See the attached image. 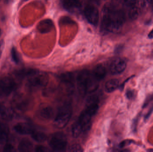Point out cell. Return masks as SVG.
I'll return each mask as SVG.
<instances>
[{"mask_svg": "<svg viewBox=\"0 0 153 152\" xmlns=\"http://www.w3.org/2000/svg\"><path fill=\"white\" fill-rule=\"evenodd\" d=\"M4 46V43L3 40H1L0 41V59L2 54L3 51Z\"/></svg>", "mask_w": 153, "mask_h": 152, "instance_id": "obj_32", "label": "cell"}, {"mask_svg": "<svg viewBox=\"0 0 153 152\" xmlns=\"http://www.w3.org/2000/svg\"><path fill=\"white\" fill-rule=\"evenodd\" d=\"M14 131L20 135H30L34 131L33 128L27 123H18L13 127Z\"/></svg>", "mask_w": 153, "mask_h": 152, "instance_id": "obj_12", "label": "cell"}, {"mask_svg": "<svg viewBox=\"0 0 153 152\" xmlns=\"http://www.w3.org/2000/svg\"><path fill=\"white\" fill-rule=\"evenodd\" d=\"M132 142V141H129V140H127V141H125L122 142L120 143V144L119 146L120 148H123V147L127 145H129Z\"/></svg>", "mask_w": 153, "mask_h": 152, "instance_id": "obj_31", "label": "cell"}, {"mask_svg": "<svg viewBox=\"0 0 153 152\" xmlns=\"http://www.w3.org/2000/svg\"><path fill=\"white\" fill-rule=\"evenodd\" d=\"M53 26V23L52 21L47 19L40 21L38 25L37 28L40 33L45 34L51 31Z\"/></svg>", "mask_w": 153, "mask_h": 152, "instance_id": "obj_14", "label": "cell"}, {"mask_svg": "<svg viewBox=\"0 0 153 152\" xmlns=\"http://www.w3.org/2000/svg\"><path fill=\"white\" fill-rule=\"evenodd\" d=\"M13 105L15 109L20 111L27 109L29 105L28 101L21 95H17L13 100Z\"/></svg>", "mask_w": 153, "mask_h": 152, "instance_id": "obj_10", "label": "cell"}, {"mask_svg": "<svg viewBox=\"0 0 153 152\" xmlns=\"http://www.w3.org/2000/svg\"><path fill=\"white\" fill-rule=\"evenodd\" d=\"M14 150V147L10 144H6L4 147V151L12 152Z\"/></svg>", "mask_w": 153, "mask_h": 152, "instance_id": "obj_27", "label": "cell"}, {"mask_svg": "<svg viewBox=\"0 0 153 152\" xmlns=\"http://www.w3.org/2000/svg\"><path fill=\"white\" fill-rule=\"evenodd\" d=\"M0 116L4 120H11L14 117V109L5 104H0Z\"/></svg>", "mask_w": 153, "mask_h": 152, "instance_id": "obj_9", "label": "cell"}, {"mask_svg": "<svg viewBox=\"0 0 153 152\" xmlns=\"http://www.w3.org/2000/svg\"><path fill=\"white\" fill-rule=\"evenodd\" d=\"M153 112V107L152 108V109H150V110L148 112L147 114L146 115L145 117V120H147V119H148V118L150 117V116H151V115H152V113Z\"/></svg>", "mask_w": 153, "mask_h": 152, "instance_id": "obj_33", "label": "cell"}, {"mask_svg": "<svg viewBox=\"0 0 153 152\" xmlns=\"http://www.w3.org/2000/svg\"><path fill=\"white\" fill-rule=\"evenodd\" d=\"M24 1H28V0H24Z\"/></svg>", "mask_w": 153, "mask_h": 152, "instance_id": "obj_38", "label": "cell"}, {"mask_svg": "<svg viewBox=\"0 0 153 152\" xmlns=\"http://www.w3.org/2000/svg\"><path fill=\"white\" fill-rule=\"evenodd\" d=\"M1 29H0V36H1Z\"/></svg>", "mask_w": 153, "mask_h": 152, "instance_id": "obj_37", "label": "cell"}, {"mask_svg": "<svg viewBox=\"0 0 153 152\" xmlns=\"http://www.w3.org/2000/svg\"><path fill=\"white\" fill-rule=\"evenodd\" d=\"M97 1H100V0H97Z\"/></svg>", "mask_w": 153, "mask_h": 152, "instance_id": "obj_39", "label": "cell"}, {"mask_svg": "<svg viewBox=\"0 0 153 152\" xmlns=\"http://www.w3.org/2000/svg\"><path fill=\"white\" fill-rule=\"evenodd\" d=\"M82 0H62L63 7L69 11H73L82 5Z\"/></svg>", "mask_w": 153, "mask_h": 152, "instance_id": "obj_15", "label": "cell"}, {"mask_svg": "<svg viewBox=\"0 0 153 152\" xmlns=\"http://www.w3.org/2000/svg\"><path fill=\"white\" fill-rule=\"evenodd\" d=\"M148 37L150 39L153 38V29H152V31L149 33V35H148Z\"/></svg>", "mask_w": 153, "mask_h": 152, "instance_id": "obj_35", "label": "cell"}, {"mask_svg": "<svg viewBox=\"0 0 153 152\" xmlns=\"http://www.w3.org/2000/svg\"><path fill=\"white\" fill-rule=\"evenodd\" d=\"M126 66V62L125 60L120 58H116L111 63L110 71L112 75H118L125 71Z\"/></svg>", "mask_w": 153, "mask_h": 152, "instance_id": "obj_8", "label": "cell"}, {"mask_svg": "<svg viewBox=\"0 0 153 152\" xmlns=\"http://www.w3.org/2000/svg\"><path fill=\"white\" fill-rule=\"evenodd\" d=\"M72 113L71 106L65 104L58 110L54 120V125L58 129H62L67 126L70 121Z\"/></svg>", "mask_w": 153, "mask_h": 152, "instance_id": "obj_4", "label": "cell"}, {"mask_svg": "<svg viewBox=\"0 0 153 152\" xmlns=\"http://www.w3.org/2000/svg\"><path fill=\"white\" fill-rule=\"evenodd\" d=\"M9 129L8 126L0 121V144L6 143L8 139Z\"/></svg>", "mask_w": 153, "mask_h": 152, "instance_id": "obj_16", "label": "cell"}, {"mask_svg": "<svg viewBox=\"0 0 153 152\" xmlns=\"http://www.w3.org/2000/svg\"><path fill=\"white\" fill-rule=\"evenodd\" d=\"M138 118L135 119V120H134V122L133 123V126H132V128H133V131H135L136 130V128H137V121H138Z\"/></svg>", "mask_w": 153, "mask_h": 152, "instance_id": "obj_34", "label": "cell"}, {"mask_svg": "<svg viewBox=\"0 0 153 152\" xmlns=\"http://www.w3.org/2000/svg\"><path fill=\"white\" fill-rule=\"evenodd\" d=\"M119 86V81L117 79H110L106 82L105 85V90L108 93H112Z\"/></svg>", "mask_w": 153, "mask_h": 152, "instance_id": "obj_18", "label": "cell"}, {"mask_svg": "<svg viewBox=\"0 0 153 152\" xmlns=\"http://www.w3.org/2000/svg\"><path fill=\"white\" fill-rule=\"evenodd\" d=\"M33 148L32 142L28 139H23L21 141L18 146L19 151L28 152L31 151Z\"/></svg>", "mask_w": 153, "mask_h": 152, "instance_id": "obj_19", "label": "cell"}, {"mask_svg": "<svg viewBox=\"0 0 153 152\" xmlns=\"http://www.w3.org/2000/svg\"><path fill=\"white\" fill-rule=\"evenodd\" d=\"M101 28L105 32H118L126 20L125 12L118 8L117 1H113L103 7Z\"/></svg>", "mask_w": 153, "mask_h": 152, "instance_id": "obj_1", "label": "cell"}, {"mask_svg": "<svg viewBox=\"0 0 153 152\" xmlns=\"http://www.w3.org/2000/svg\"><path fill=\"white\" fill-rule=\"evenodd\" d=\"M35 151L37 152H45L47 151V149L43 145H38L36 147Z\"/></svg>", "mask_w": 153, "mask_h": 152, "instance_id": "obj_29", "label": "cell"}, {"mask_svg": "<svg viewBox=\"0 0 153 152\" xmlns=\"http://www.w3.org/2000/svg\"><path fill=\"white\" fill-rule=\"evenodd\" d=\"M147 151L153 152V149H149V150H147Z\"/></svg>", "mask_w": 153, "mask_h": 152, "instance_id": "obj_36", "label": "cell"}, {"mask_svg": "<svg viewBox=\"0 0 153 152\" xmlns=\"http://www.w3.org/2000/svg\"><path fill=\"white\" fill-rule=\"evenodd\" d=\"M92 117V115L90 114L85 109L80 114L77 121L82 125L83 129V132L88 130L90 128L91 120Z\"/></svg>", "mask_w": 153, "mask_h": 152, "instance_id": "obj_11", "label": "cell"}, {"mask_svg": "<svg viewBox=\"0 0 153 152\" xmlns=\"http://www.w3.org/2000/svg\"><path fill=\"white\" fill-rule=\"evenodd\" d=\"M31 137L32 139L38 142H43L47 140L46 135L40 131H34L31 134Z\"/></svg>", "mask_w": 153, "mask_h": 152, "instance_id": "obj_21", "label": "cell"}, {"mask_svg": "<svg viewBox=\"0 0 153 152\" xmlns=\"http://www.w3.org/2000/svg\"><path fill=\"white\" fill-rule=\"evenodd\" d=\"M68 144L66 135L62 132L52 134L49 140V145L55 151H62L66 149Z\"/></svg>", "mask_w": 153, "mask_h": 152, "instance_id": "obj_5", "label": "cell"}, {"mask_svg": "<svg viewBox=\"0 0 153 152\" xmlns=\"http://www.w3.org/2000/svg\"><path fill=\"white\" fill-rule=\"evenodd\" d=\"M82 132H83L82 127L77 120L74 123L72 128L73 135L74 137L77 138Z\"/></svg>", "mask_w": 153, "mask_h": 152, "instance_id": "obj_23", "label": "cell"}, {"mask_svg": "<svg viewBox=\"0 0 153 152\" xmlns=\"http://www.w3.org/2000/svg\"><path fill=\"white\" fill-rule=\"evenodd\" d=\"M140 13V9L137 6V4L129 8L128 15L130 19L135 20L139 17Z\"/></svg>", "mask_w": 153, "mask_h": 152, "instance_id": "obj_22", "label": "cell"}, {"mask_svg": "<svg viewBox=\"0 0 153 152\" xmlns=\"http://www.w3.org/2000/svg\"><path fill=\"white\" fill-rule=\"evenodd\" d=\"M126 95L127 98L130 100V99H133V98H134V92L133 90H128L127 91Z\"/></svg>", "mask_w": 153, "mask_h": 152, "instance_id": "obj_28", "label": "cell"}, {"mask_svg": "<svg viewBox=\"0 0 153 152\" xmlns=\"http://www.w3.org/2000/svg\"><path fill=\"white\" fill-rule=\"evenodd\" d=\"M153 0H143V5L144 7H147L153 3Z\"/></svg>", "mask_w": 153, "mask_h": 152, "instance_id": "obj_30", "label": "cell"}, {"mask_svg": "<svg viewBox=\"0 0 153 152\" xmlns=\"http://www.w3.org/2000/svg\"><path fill=\"white\" fill-rule=\"evenodd\" d=\"M76 83L80 92L84 94L91 93L97 90L99 81L88 70L81 71L76 77Z\"/></svg>", "mask_w": 153, "mask_h": 152, "instance_id": "obj_2", "label": "cell"}, {"mask_svg": "<svg viewBox=\"0 0 153 152\" xmlns=\"http://www.w3.org/2000/svg\"><path fill=\"white\" fill-rule=\"evenodd\" d=\"M69 151L71 152H80L82 151V150L78 145H74L69 148Z\"/></svg>", "mask_w": 153, "mask_h": 152, "instance_id": "obj_26", "label": "cell"}, {"mask_svg": "<svg viewBox=\"0 0 153 152\" xmlns=\"http://www.w3.org/2000/svg\"><path fill=\"white\" fill-rule=\"evenodd\" d=\"M36 71V70L32 69H22L17 70L15 72V74L20 79H23L25 78H28Z\"/></svg>", "mask_w": 153, "mask_h": 152, "instance_id": "obj_20", "label": "cell"}, {"mask_svg": "<svg viewBox=\"0 0 153 152\" xmlns=\"http://www.w3.org/2000/svg\"><path fill=\"white\" fill-rule=\"evenodd\" d=\"M121 2L123 5L129 8L137 5L138 0H121Z\"/></svg>", "mask_w": 153, "mask_h": 152, "instance_id": "obj_25", "label": "cell"}, {"mask_svg": "<svg viewBox=\"0 0 153 152\" xmlns=\"http://www.w3.org/2000/svg\"><path fill=\"white\" fill-rule=\"evenodd\" d=\"M92 74L97 80L99 81H100L103 79L106 76V68L101 64L97 65L94 68Z\"/></svg>", "mask_w": 153, "mask_h": 152, "instance_id": "obj_17", "label": "cell"}, {"mask_svg": "<svg viewBox=\"0 0 153 152\" xmlns=\"http://www.w3.org/2000/svg\"><path fill=\"white\" fill-rule=\"evenodd\" d=\"M11 57L12 60L15 64H18L19 63L20 60L19 54L14 47H12L11 50Z\"/></svg>", "mask_w": 153, "mask_h": 152, "instance_id": "obj_24", "label": "cell"}, {"mask_svg": "<svg viewBox=\"0 0 153 152\" xmlns=\"http://www.w3.org/2000/svg\"><path fill=\"white\" fill-rule=\"evenodd\" d=\"M39 117L45 120L51 119L54 115V111L52 106L45 105L42 106L39 112Z\"/></svg>", "mask_w": 153, "mask_h": 152, "instance_id": "obj_13", "label": "cell"}, {"mask_svg": "<svg viewBox=\"0 0 153 152\" xmlns=\"http://www.w3.org/2000/svg\"><path fill=\"white\" fill-rule=\"evenodd\" d=\"M48 81L47 74L37 70L34 74L29 77L26 83V88L29 91H36L45 87L47 84Z\"/></svg>", "mask_w": 153, "mask_h": 152, "instance_id": "obj_3", "label": "cell"}, {"mask_svg": "<svg viewBox=\"0 0 153 152\" xmlns=\"http://www.w3.org/2000/svg\"><path fill=\"white\" fill-rule=\"evenodd\" d=\"M17 87V84L12 78L8 77L0 79V98L7 97Z\"/></svg>", "mask_w": 153, "mask_h": 152, "instance_id": "obj_6", "label": "cell"}, {"mask_svg": "<svg viewBox=\"0 0 153 152\" xmlns=\"http://www.w3.org/2000/svg\"><path fill=\"white\" fill-rule=\"evenodd\" d=\"M84 13L85 18L90 24L94 26L98 25L100 15L97 7L93 4H87L84 9Z\"/></svg>", "mask_w": 153, "mask_h": 152, "instance_id": "obj_7", "label": "cell"}]
</instances>
